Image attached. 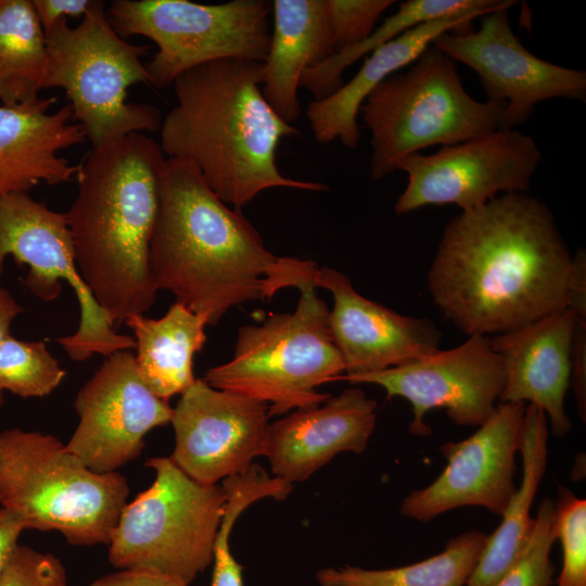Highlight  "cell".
Here are the masks:
<instances>
[{
  "label": "cell",
  "instance_id": "3",
  "mask_svg": "<svg viewBox=\"0 0 586 586\" xmlns=\"http://www.w3.org/2000/svg\"><path fill=\"white\" fill-rule=\"evenodd\" d=\"M264 80L265 64L252 60H217L191 68L174 81L177 103L160 128L164 155L194 165L235 209L267 189L328 190L280 173L278 145L300 131L267 103Z\"/></svg>",
  "mask_w": 586,
  "mask_h": 586
},
{
  "label": "cell",
  "instance_id": "30",
  "mask_svg": "<svg viewBox=\"0 0 586 586\" xmlns=\"http://www.w3.org/2000/svg\"><path fill=\"white\" fill-rule=\"evenodd\" d=\"M225 506L214 544V570L209 586H243V568L234 559L229 536L238 517L253 502L269 497L272 488L267 477L255 469L222 480Z\"/></svg>",
  "mask_w": 586,
  "mask_h": 586
},
{
  "label": "cell",
  "instance_id": "9",
  "mask_svg": "<svg viewBox=\"0 0 586 586\" xmlns=\"http://www.w3.org/2000/svg\"><path fill=\"white\" fill-rule=\"evenodd\" d=\"M152 485L126 504L111 535L110 563L175 577L190 585L212 562L221 522V486L201 484L170 458L154 457Z\"/></svg>",
  "mask_w": 586,
  "mask_h": 586
},
{
  "label": "cell",
  "instance_id": "11",
  "mask_svg": "<svg viewBox=\"0 0 586 586\" xmlns=\"http://www.w3.org/2000/svg\"><path fill=\"white\" fill-rule=\"evenodd\" d=\"M9 255L28 266L24 282L38 298L54 301L62 292V281L74 290L80 311L78 328L56 340L72 360L135 348L133 337L115 331L82 280L66 214L50 209L28 193L0 196V276Z\"/></svg>",
  "mask_w": 586,
  "mask_h": 586
},
{
  "label": "cell",
  "instance_id": "4",
  "mask_svg": "<svg viewBox=\"0 0 586 586\" xmlns=\"http://www.w3.org/2000/svg\"><path fill=\"white\" fill-rule=\"evenodd\" d=\"M165 160L157 142L133 132L92 148L79 165L65 214L80 276L114 326L156 300L149 254Z\"/></svg>",
  "mask_w": 586,
  "mask_h": 586
},
{
  "label": "cell",
  "instance_id": "10",
  "mask_svg": "<svg viewBox=\"0 0 586 586\" xmlns=\"http://www.w3.org/2000/svg\"><path fill=\"white\" fill-rule=\"evenodd\" d=\"M268 0L202 4L189 0H115L106 13L122 38L143 36L157 52L145 65L150 84L171 86L199 65L225 59L265 62L271 39Z\"/></svg>",
  "mask_w": 586,
  "mask_h": 586
},
{
  "label": "cell",
  "instance_id": "8",
  "mask_svg": "<svg viewBox=\"0 0 586 586\" xmlns=\"http://www.w3.org/2000/svg\"><path fill=\"white\" fill-rule=\"evenodd\" d=\"M46 40L41 88L65 91L74 120L92 148L161 128L163 119L156 106L127 101L130 86L150 84L141 61L149 47L122 38L110 24L102 1H95L76 27L60 18Z\"/></svg>",
  "mask_w": 586,
  "mask_h": 586
},
{
  "label": "cell",
  "instance_id": "16",
  "mask_svg": "<svg viewBox=\"0 0 586 586\" xmlns=\"http://www.w3.org/2000/svg\"><path fill=\"white\" fill-rule=\"evenodd\" d=\"M525 407L523 402L499 403L473 435L443 444L446 468L432 484L411 492L400 513L428 522L448 510L480 506L502 515L517 489L515 455Z\"/></svg>",
  "mask_w": 586,
  "mask_h": 586
},
{
  "label": "cell",
  "instance_id": "40",
  "mask_svg": "<svg viewBox=\"0 0 586 586\" xmlns=\"http://www.w3.org/2000/svg\"><path fill=\"white\" fill-rule=\"evenodd\" d=\"M3 403H4L3 391L0 388V408L2 407Z\"/></svg>",
  "mask_w": 586,
  "mask_h": 586
},
{
  "label": "cell",
  "instance_id": "33",
  "mask_svg": "<svg viewBox=\"0 0 586 586\" xmlns=\"http://www.w3.org/2000/svg\"><path fill=\"white\" fill-rule=\"evenodd\" d=\"M393 3V0H327L334 54L367 39L381 14Z\"/></svg>",
  "mask_w": 586,
  "mask_h": 586
},
{
  "label": "cell",
  "instance_id": "35",
  "mask_svg": "<svg viewBox=\"0 0 586 586\" xmlns=\"http://www.w3.org/2000/svg\"><path fill=\"white\" fill-rule=\"evenodd\" d=\"M576 313L571 349V383L581 419L586 415V309Z\"/></svg>",
  "mask_w": 586,
  "mask_h": 586
},
{
  "label": "cell",
  "instance_id": "1",
  "mask_svg": "<svg viewBox=\"0 0 586 586\" xmlns=\"http://www.w3.org/2000/svg\"><path fill=\"white\" fill-rule=\"evenodd\" d=\"M572 268L550 209L513 192L448 221L426 282L455 327L468 336H488L564 307Z\"/></svg>",
  "mask_w": 586,
  "mask_h": 586
},
{
  "label": "cell",
  "instance_id": "21",
  "mask_svg": "<svg viewBox=\"0 0 586 586\" xmlns=\"http://www.w3.org/2000/svg\"><path fill=\"white\" fill-rule=\"evenodd\" d=\"M54 102V98L39 97L27 104L0 105V196L77 177L79 165L59 152L85 142L86 136L73 123L69 104L48 112Z\"/></svg>",
  "mask_w": 586,
  "mask_h": 586
},
{
  "label": "cell",
  "instance_id": "22",
  "mask_svg": "<svg viewBox=\"0 0 586 586\" xmlns=\"http://www.w3.org/2000/svg\"><path fill=\"white\" fill-rule=\"evenodd\" d=\"M483 13H469L423 23L371 52L357 74L334 93L311 101L306 117L316 141L320 144L339 139L355 149L361 138L357 117L369 93L388 76L413 63L442 34L471 30L472 21Z\"/></svg>",
  "mask_w": 586,
  "mask_h": 586
},
{
  "label": "cell",
  "instance_id": "27",
  "mask_svg": "<svg viewBox=\"0 0 586 586\" xmlns=\"http://www.w3.org/2000/svg\"><path fill=\"white\" fill-rule=\"evenodd\" d=\"M487 538L471 530L450 538L442 552L413 564L386 570L329 568L318 571L316 578L321 586H464Z\"/></svg>",
  "mask_w": 586,
  "mask_h": 586
},
{
  "label": "cell",
  "instance_id": "32",
  "mask_svg": "<svg viewBox=\"0 0 586 586\" xmlns=\"http://www.w3.org/2000/svg\"><path fill=\"white\" fill-rule=\"evenodd\" d=\"M553 528L563 558L557 586H586V500L563 486L558 487Z\"/></svg>",
  "mask_w": 586,
  "mask_h": 586
},
{
  "label": "cell",
  "instance_id": "23",
  "mask_svg": "<svg viewBox=\"0 0 586 586\" xmlns=\"http://www.w3.org/2000/svg\"><path fill=\"white\" fill-rule=\"evenodd\" d=\"M262 92L276 114L291 124L301 114L302 74L334 54L327 0H275Z\"/></svg>",
  "mask_w": 586,
  "mask_h": 586
},
{
  "label": "cell",
  "instance_id": "38",
  "mask_svg": "<svg viewBox=\"0 0 586 586\" xmlns=\"http://www.w3.org/2000/svg\"><path fill=\"white\" fill-rule=\"evenodd\" d=\"M25 530V524L17 514L0 509V574Z\"/></svg>",
  "mask_w": 586,
  "mask_h": 586
},
{
  "label": "cell",
  "instance_id": "37",
  "mask_svg": "<svg viewBox=\"0 0 586 586\" xmlns=\"http://www.w3.org/2000/svg\"><path fill=\"white\" fill-rule=\"evenodd\" d=\"M90 586H189L171 576L140 570H120L95 579Z\"/></svg>",
  "mask_w": 586,
  "mask_h": 586
},
{
  "label": "cell",
  "instance_id": "31",
  "mask_svg": "<svg viewBox=\"0 0 586 586\" xmlns=\"http://www.w3.org/2000/svg\"><path fill=\"white\" fill-rule=\"evenodd\" d=\"M555 501L542 500L528 539L510 569L494 586H551L556 566L550 559L555 537Z\"/></svg>",
  "mask_w": 586,
  "mask_h": 586
},
{
  "label": "cell",
  "instance_id": "36",
  "mask_svg": "<svg viewBox=\"0 0 586 586\" xmlns=\"http://www.w3.org/2000/svg\"><path fill=\"white\" fill-rule=\"evenodd\" d=\"M43 33L47 36L60 18L84 17L94 0H31Z\"/></svg>",
  "mask_w": 586,
  "mask_h": 586
},
{
  "label": "cell",
  "instance_id": "5",
  "mask_svg": "<svg viewBox=\"0 0 586 586\" xmlns=\"http://www.w3.org/2000/svg\"><path fill=\"white\" fill-rule=\"evenodd\" d=\"M128 495L124 475L90 470L51 434L0 432V505L26 530L58 531L72 546L107 545Z\"/></svg>",
  "mask_w": 586,
  "mask_h": 586
},
{
  "label": "cell",
  "instance_id": "24",
  "mask_svg": "<svg viewBox=\"0 0 586 586\" xmlns=\"http://www.w3.org/2000/svg\"><path fill=\"white\" fill-rule=\"evenodd\" d=\"M547 417L542 408L530 404L525 407L519 446L521 484L464 586H494L524 548L534 525L530 511L547 467Z\"/></svg>",
  "mask_w": 586,
  "mask_h": 586
},
{
  "label": "cell",
  "instance_id": "18",
  "mask_svg": "<svg viewBox=\"0 0 586 586\" xmlns=\"http://www.w3.org/2000/svg\"><path fill=\"white\" fill-rule=\"evenodd\" d=\"M314 281L333 295L328 321L344 361L343 375L398 367L440 349L443 334L431 320L400 315L361 296L349 278L333 268H318Z\"/></svg>",
  "mask_w": 586,
  "mask_h": 586
},
{
  "label": "cell",
  "instance_id": "34",
  "mask_svg": "<svg viewBox=\"0 0 586 586\" xmlns=\"http://www.w3.org/2000/svg\"><path fill=\"white\" fill-rule=\"evenodd\" d=\"M0 586H68V582L56 556L17 544L0 574Z\"/></svg>",
  "mask_w": 586,
  "mask_h": 586
},
{
  "label": "cell",
  "instance_id": "39",
  "mask_svg": "<svg viewBox=\"0 0 586 586\" xmlns=\"http://www.w3.org/2000/svg\"><path fill=\"white\" fill-rule=\"evenodd\" d=\"M22 311L23 308L11 294L5 289L0 288V344L11 335L10 326Z\"/></svg>",
  "mask_w": 586,
  "mask_h": 586
},
{
  "label": "cell",
  "instance_id": "6",
  "mask_svg": "<svg viewBox=\"0 0 586 586\" xmlns=\"http://www.w3.org/2000/svg\"><path fill=\"white\" fill-rule=\"evenodd\" d=\"M505 104L477 101L464 89L455 61L429 46L403 73L380 82L360 106L370 132V171L382 179L405 156L502 129Z\"/></svg>",
  "mask_w": 586,
  "mask_h": 586
},
{
  "label": "cell",
  "instance_id": "15",
  "mask_svg": "<svg viewBox=\"0 0 586 586\" xmlns=\"http://www.w3.org/2000/svg\"><path fill=\"white\" fill-rule=\"evenodd\" d=\"M79 423L66 448L90 470L117 472L136 459L144 436L170 422L173 408L142 381L130 349L106 356L76 395Z\"/></svg>",
  "mask_w": 586,
  "mask_h": 586
},
{
  "label": "cell",
  "instance_id": "26",
  "mask_svg": "<svg viewBox=\"0 0 586 586\" xmlns=\"http://www.w3.org/2000/svg\"><path fill=\"white\" fill-rule=\"evenodd\" d=\"M514 3L511 0H407L362 42L306 69L302 74L300 87L310 92L315 101L326 99L343 86L342 74L345 68L407 30L446 17L469 13L487 14Z\"/></svg>",
  "mask_w": 586,
  "mask_h": 586
},
{
  "label": "cell",
  "instance_id": "19",
  "mask_svg": "<svg viewBox=\"0 0 586 586\" xmlns=\"http://www.w3.org/2000/svg\"><path fill=\"white\" fill-rule=\"evenodd\" d=\"M375 400L357 387L294 410L269 424L264 455L275 476L291 484L313 475L342 451L362 453L375 426Z\"/></svg>",
  "mask_w": 586,
  "mask_h": 586
},
{
  "label": "cell",
  "instance_id": "7",
  "mask_svg": "<svg viewBox=\"0 0 586 586\" xmlns=\"http://www.w3.org/2000/svg\"><path fill=\"white\" fill-rule=\"evenodd\" d=\"M293 314H269L262 323L238 331L234 353L205 372L211 386L268 405L269 417L324 403L331 395L317 387L345 373L329 330V309L314 279L300 282Z\"/></svg>",
  "mask_w": 586,
  "mask_h": 586
},
{
  "label": "cell",
  "instance_id": "2",
  "mask_svg": "<svg viewBox=\"0 0 586 586\" xmlns=\"http://www.w3.org/2000/svg\"><path fill=\"white\" fill-rule=\"evenodd\" d=\"M156 290L215 326L240 304L270 300L279 290L310 279V260L275 256L251 221L224 203L198 168L166 158L150 241Z\"/></svg>",
  "mask_w": 586,
  "mask_h": 586
},
{
  "label": "cell",
  "instance_id": "20",
  "mask_svg": "<svg viewBox=\"0 0 586 586\" xmlns=\"http://www.w3.org/2000/svg\"><path fill=\"white\" fill-rule=\"evenodd\" d=\"M576 313L564 306L515 330L491 336L505 374L500 403L530 402L548 417L561 437L572 423L564 410L571 379V349Z\"/></svg>",
  "mask_w": 586,
  "mask_h": 586
},
{
  "label": "cell",
  "instance_id": "17",
  "mask_svg": "<svg viewBox=\"0 0 586 586\" xmlns=\"http://www.w3.org/2000/svg\"><path fill=\"white\" fill-rule=\"evenodd\" d=\"M268 405L196 379L173 408L175 449L169 457L204 485L244 472L264 455Z\"/></svg>",
  "mask_w": 586,
  "mask_h": 586
},
{
  "label": "cell",
  "instance_id": "29",
  "mask_svg": "<svg viewBox=\"0 0 586 586\" xmlns=\"http://www.w3.org/2000/svg\"><path fill=\"white\" fill-rule=\"evenodd\" d=\"M66 372L43 341L7 337L0 344V388L20 397H43L63 381Z\"/></svg>",
  "mask_w": 586,
  "mask_h": 586
},
{
  "label": "cell",
  "instance_id": "14",
  "mask_svg": "<svg viewBox=\"0 0 586 586\" xmlns=\"http://www.w3.org/2000/svg\"><path fill=\"white\" fill-rule=\"evenodd\" d=\"M509 8L483 15L477 30L444 33L432 42L479 75L487 100L505 104L502 129L523 124L539 102L586 100V73L531 53L512 31Z\"/></svg>",
  "mask_w": 586,
  "mask_h": 586
},
{
  "label": "cell",
  "instance_id": "28",
  "mask_svg": "<svg viewBox=\"0 0 586 586\" xmlns=\"http://www.w3.org/2000/svg\"><path fill=\"white\" fill-rule=\"evenodd\" d=\"M47 40L29 0H0V100L3 105L36 101L42 90Z\"/></svg>",
  "mask_w": 586,
  "mask_h": 586
},
{
  "label": "cell",
  "instance_id": "12",
  "mask_svg": "<svg viewBox=\"0 0 586 586\" xmlns=\"http://www.w3.org/2000/svg\"><path fill=\"white\" fill-rule=\"evenodd\" d=\"M540 158L534 139L515 129H497L433 154L411 153L396 165L408 182L395 213L446 204L466 212L499 192H526Z\"/></svg>",
  "mask_w": 586,
  "mask_h": 586
},
{
  "label": "cell",
  "instance_id": "13",
  "mask_svg": "<svg viewBox=\"0 0 586 586\" xmlns=\"http://www.w3.org/2000/svg\"><path fill=\"white\" fill-rule=\"evenodd\" d=\"M337 380L378 384L386 391L387 398L407 399L413 413L409 432L425 436L431 433L424 421L431 409H445L458 425L485 423L497 407L505 374L501 359L492 348L491 336L475 334L457 347L438 349L398 367L341 375Z\"/></svg>",
  "mask_w": 586,
  "mask_h": 586
},
{
  "label": "cell",
  "instance_id": "25",
  "mask_svg": "<svg viewBox=\"0 0 586 586\" xmlns=\"http://www.w3.org/2000/svg\"><path fill=\"white\" fill-rule=\"evenodd\" d=\"M133 332L138 372L157 397L168 400L196 380L193 356L206 342V320L175 302L160 319L133 315L124 321Z\"/></svg>",
  "mask_w": 586,
  "mask_h": 586
}]
</instances>
